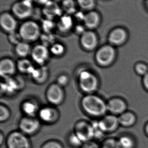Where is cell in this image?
<instances>
[{
    "label": "cell",
    "mask_w": 148,
    "mask_h": 148,
    "mask_svg": "<svg viewBox=\"0 0 148 148\" xmlns=\"http://www.w3.org/2000/svg\"><path fill=\"white\" fill-rule=\"evenodd\" d=\"M81 106L83 110L89 115L98 117L103 115L107 110V105L99 97L87 94L81 100Z\"/></svg>",
    "instance_id": "6da1fadb"
},
{
    "label": "cell",
    "mask_w": 148,
    "mask_h": 148,
    "mask_svg": "<svg viewBox=\"0 0 148 148\" xmlns=\"http://www.w3.org/2000/svg\"><path fill=\"white\" fill-rule=\"evenodd\" d=\"M18 32L23 41L32 42L40 39L41 35V28L36 22L29 20L21 24Z\"/></svg>",
    "instance_id": "7a4b0ae2"
},
{
    "label": "cell",
    "mask_w": 148,
    "mask_h": 148,
    "mask_svg": "<svg viewBox=\"0 0 148 148\" xmlns=\"http://www.w3.org/2000/svg\"><path fill=\"white\" fill-rule=\"evenodd\" d=\"M78 83L82 91L90 94L97 89L98 82L96 76L90 71L83 70L78 74Z\"/></svg>",
    "instance_id": "3957f363"
},
{
    "label": "cell",
    "mask_w": 148,
    "mask_h": 148,
    "mask_svg": "<svg viewBox=\"0 0 148 148\" xmlns=\"http://www.w3.org/2000/svg\"><path fill=\"white\" fill-rule=\"evenodd\" d=\"M7 148H32L29 137L20 130L10 132L5 139Z\"/></svg>",
    "instance_id": "277c9868"
},
{
    "label": "cell",
    "mask_w": 148,
    "mask_h": 148,
    "mask_svg": "<svg viewBox=\"0 0 148 148\" xmlns=\"http://www.w3.org/2000/svg\"><path fill=\"white\" fill-rule=\"evenodd\" d=\"M41 121L36 117L24 116L18 123L19 130L29 137L35 135L41 128Z\"/></svg>",
    "instance_id": "5b68a950"
},
{
    "label": "cell",
    "mask_w": 148,
    "mask_h": 148,
    "mask_svg": "<svg viewBox=\"0 0 148 148\" xmlns=\"http://www.w3.org/2000/svg\"><path fill=\"white\" fill-rule=\"evenodd\" d=\"M74 133L83 143L94 140V131L92 123L85 121H80L75 124Z\"/></svg>",
    "instance_id": "8992f818"
},
{
    "label": "cell",
    "mask_w": 148,
    "mask_h": 148,
    "mask_svg": "<svg viewBox=\"0 0 148 148\" xmlns=\"http://www.w3.org/2000/svg\"><path fill=\"white\" fill-rule=\"evenodd\" d=\"M12 14L17 19L24 20L31 16L34 12L32 3L28 0H21L11 6Z\"/></svg>",
    "instance_id": "52a82bcc"
},
{
    "label": "cell",
    "mask_w": 148,
    "mask_h": 148,
    "mask_svg": "<svg viewBox=\"0 0 148 148\" xmlns=\"http://www.w3.org/2000/svg\"><path fill=\"white\" fill-rule=\"evenodd\" d=\"M65 97L63 88L56 83L51 84L46 90V98L52 105L57 106L61 104L65 99Z\"/></svg>",
    "instance_id": "ba28073f"
},
{
    "label": "cell",
    "mask_w": 148,
    "mask_h": 148,
    "mask_svg": "<svg viewBox=\"0 0 148 148\" xmlns=\"http://www.w3.org/2000/svg\"><path fill=\"white\" fill-rule=\"evenodd\" d=\"M50 53L49 48L42 44L32 48L31 56L32 60L40 66H45L49 59Z\"/></svg>",
    "instance_id": "9c48e42d"
},
{
    "label": "cell",
    "mask_w": 148,
    "mask_h": 148,
    "mask_svg": "<svg viewBox=\"0 0 148 148\" xmlns=\"http://www.w3.org/2000/svg\"><path fill=\"white\" fill-rule=\"evenodd\" d=\"M37 116L41 122L49 125L56 123L60 118L59 111L51 106H46L40 109Z\"/></svg>",
    "instance_id": "30bf717a"
},
{
    "label": "cell",
    "mask_w": 148,
    "mask_h": 148,
    "mask_svg": "<svg viewBox=\"0 0 148 148\" xmlns=\"http://www.w3.org/2000/svg\"><path fill=\"white\" fill-rule=\"evenodd\" d=\"M83 24L86 29L94 30L98 28L102 22V16L99 11L94 10L85 13Z\"/></svg>",
    "instance_id": "8fae6325"
},
{
    "label": "cell",
    "mask_w": 148,
    "mask_h": 148,
    "mask_svg": "<svg viewBox=\"0 0 148 148\" xmlns=\"http://www.w3.org/2000/svg\"><path fill=\"white\" fill-rule=\"evenodd\" d=\"M17 19L12 13L3 12L0 16V25L2 29L8 34L16 31L18 26Z\"/></svg>",
    "instance_id": "7c38bea8"
},
{
    "label": "cell",
    "mask_w": 148,
    "mask_h": 148,
    "mask_svg": "<svg viewBox=\"0 0 148 148\" xmlns=\"http://www.w3.org/2000/svg\"><path fill=\"white\" fill-rule=\"evenodd\" d=\"M80 37V44L86 51H92L98 44V36L94 30L87 29Z\"/></svg>",
    "instance_id": "4fadbf2b"
},
{
    "label": "cell",
    "mask_w": 148,
    "mask_h": 148,
    "mask_svg": "<svg viewBox=\"0 0 148 148\" xmlns=\"http://www.w3.org/2000/svg\"><path fill=\"white\" fill-rule=\"evenodd\" d=\"M115 51L110 46H105L101 48L96 52V60L98 64L106 66L110 64L114 58Z\"/></svg>",
    "instance_id": "5bb4252c"
},
{
    "label": "cell",
    "mask_w": 148,
    "mask_h": 148,
    "mask_svg": "<svg viewBox=\"0 0 148 148\" xmlns=\"http://www.w3.org/2000/svg\"><path fill=\"white\" fill-rule=\"evenodd\" d=\"M17 70V65L12 59L3 58L0 62V75L4 79L14 76Z\"/></svg>",
    "instance_id": "9a60e30c"
},
{
    "label": "cell",
    "mask_w": 148,
    "mask_h": 148,
    "mask_svg": "<svg viewBox=\"0 0 148 148\" xmlns=\"http://www.w3.org/2000/svg\"><path fill=\"white\" fill-rule=\"evenodd\" d=\"M128 33L122 27H116L110 31L108 36L109 42L114 45L122 44L127 40Z\"/></svg>",
    "instance_id": "2e32d148"
},
{
    "label": "cell",
    "mask_w": 148,
    "mask_h": 148,
    "mask_svg": "<svg viewBox=\"0 0 148 148\" xmlns=\"http://www.w3.org/2000/svg\"><path fill=\"white\" fill-rule=\"evenodd\" d=\"M98 123L100 129L105 134L115 131L120 124L118 118L112 115L105 116Z\"/></svg>",
    "instance_id": "e0dca14e"
},
{
    "label": "cell",
    "mask_w": 148,
    "mask_h": 148,
    "mask_svg": "<svg viewBox=\"0 0 148 148\" xmlns=\"http://www.w3.org/2000/svg\"><path fill=\"white\" fill-rule=\"evenodd\" d=\"M56 27L59 32L62 34L68 33L74 28V20L71 16L65 14L59 18Z\"/></svg>",
    "instance_id": "ac0fdd59"
},
{
    "label": "cell",
    "mask_w": 148,
    "mask_h": 148,
    "mask_svg": "<svg viewBox=\"0 0 148 148\" xmlns=\"http://www.w3.org/2000/svg\"><path fill=\"white\" fill-rule=\"evenodd\" d=\"M22 111L25 116L36 117L38 114L40 108L38 104L34 100H27L22 103L21 106Z\"/></svg>",
    "instance_id": "d6986e66"
},
{
    "label": "cell",
    "mask_w": 148,
    "mask_h": 148,
    "mask_svg": "<svg viewBox=\"0 0 148 148\" xmlns=\"http://www.w3.org/2000/svg\"><path fill=\"white\" fill-rule=\"evenodd\" d=\"M49 73L47 67L45 66H41L40 68L35 69L30 76L36 83L41 84L47 80L49 75Z\"/></svg>",
    "instance_id": "ffe728a7"
},
{
    "label": "cell",
    "mask_w": 148,
    "mask_h": 148,
    "mask_svg": "<svg viewBox=\"0 0 148 148\" xmlns=\"http://www.w3.org/2000/svg\"><path fill=\"white\" fill-rule=\"evenodd\" d=\"M126 108V105L124 102L120 99H113L110 100L107 105L108 110L113 114H119L122 113Z\"/></svg>",
    "instance_id": "44dd1931"
},
{
    "label": "cell",
    "mask_w": 148,
    "mask_h": 148,
    "mask_svg": "<svg viewBox=\"0 0 148 148\" xmlns=\"http://www.w3.org/2000/svg\"><path fill=\"white\" fill-rule=\"evenodd\" d=\"M32 49L29 42L22 41L15 46V52L21 59L26 58L30 55Z\"/></svg>",
    "instance_id": "7402d4cb"
},
{
    "label": "cell",
    "mask_w": 148,
    "mask_h": 148,
    "mask_svg": "<svg viewBox=\"0 0 148 148\" xmlns=\"http://www.w3.org/2000/svg\"><path fill=\"white\" fill-rule=\"evenodd\" d=\"M16 65L17 70L20 73L29 75H30L35 69L31 62L26 58H22L19 60Z\"/></svg>",
    "instance_id": "603a6c76"
},
{
    "label": "cell",
    "mask_w": 148,
    "mask_h": 148,
    "mask_svg": "<svg viewBox=\"0 0 148 148\" xmlns=\"http://www.w3.org/2000/svg\"><path fill=\"white\" fill-rule=\"evenodd\" d=\"M78 7L76 0H63L61 4V8L66 14H75L77 12Z\"/></svg>",
    "instance_id": "cb8c5ba5"
},
{
    "label": "cell",
    "mask_w": 148,
    "mask_h": 148,
    "mask_svg": "<svg viewBox=\"0 0 148 148\" xmlns=\"http://www.w3.org/2000/svg\"><path fill=\"white\" fill-rule=\"evenodd\" d=\"M119 123L125 127H129L134 124L136 117L132 113L127 112L122 114L118 118Z\"/></svg>",
    "instance_id": "d4e9b609"
},
{
    "label": "cell",
    "mask_w": 148,
    "mask_h": 148,
    "mask_svg": "<svg viewBox=\"0 0 148 148\" xmlns=\"http://www.w3.org/2000/svg\"><path fill=\"white\" fill-rule=\"evenodd\" d=\"M78 7L88 12L94 10L97 5L96 0H76Z\"/></svg>",
    "instance_id": "484cf974"
},
{
    "label": "cell",
    "mask_w": 148,
    "mask_h": 148,
    "mask_svg": "<svg viewBox=\"0 0 148 148\" xmlns=\"http://www.w3.org/2000/svg\"><path fill=\"white\" fill-rule=\"evenodd\" d=\"M117 140L121 148H134L135 147V141L127 135L122 136Z\"/></svg>",
    "instance_id": "4316f807"
},
{
    "label": "cell",
    "mask_w": 148,
    "mask_h": 148,
    "mask_svg": "<svg viewBox=\"0 0 148 148\" xmlns=\"http://www.w3.org/2000/svg\"><path fill=\"white\" fill-rule=\"evenodd\" d=\"M50 54L56 57L62 56L66 51L65 46L60 42H55L49 48Z\"/></svg>",
    "instance_id": "83f0119b"
},
{
    "label": "cell",
    "mask_w": 148,
    "mask_h": 148,
    "mask_svg": "<svg viewBox=\"0 0 148 148\" xmlns=\"http://www.w3.org/2000/svg\"><path fill=\"white\" fill-rule=\"evenodd\" d=\"M67 142L70 146L73 148H80L83 144L73 131L68 135Z\"/></svg>",
    "instance_id": "f1b7e54d"
},
{
    "label": "cell",
    "mask_w": 148,
    "mask_h": 148,
    "mask_svg": "<svg viewBox=\"0 0 148 148\" xmlns=\"http://www.w3.org/2000/svg\"><path fill=\"white\" fill-rule=\"evenodd\" d=\"M11 113L9 109L3 104L0 105V122L1 123L7 121L10 118Z\"/></svg>",
    "instance_id": "f546056e"
},
{
    "label": "cell",
    "mask_w": 148,
    "mask_h": 148,
    "mask_svg": "<svg viewBox=\"0 0 148 148\" xmlns=\"http://www.w3.org/2000/svg\"><path fill=\"white\" fill-rule=\"evenodd\" d=\"M101 148H121L118 140L114 138H108L103 141Z\"/></svg>",
    "instance_id": "4dcf8cb0"
},
{
    "label": "cell",
    "mask_w": 148,
    "mask_h": 148,
    "mask_svg": "<svg viewBox=\"0 0 148 148\" xmlns=\"http://www.w3.org/2000/svg\"><path fill=\"white\" fill-rule=\"evenodd\" d=\"M41 148H64L62 143L56 140H50L45 142Z\"/></svg>",
    "instance_id": "1f68e13d"
},
{
    "label": "cell",
    "mask_w": 148,
    "mask_h": 148,
    "mask_svg": "<svg viewBox=\"0 0 148 148\" xmlns=\"http://www.w3.org/2000/svg\"><path fill=\"white\" fill-rule=\"evenodd\" d=\"M40 38L41 39V44L49 48L55 42L54 41V37L50 35V34H46L43 35L42 36H41Z\"/></svg>",
    "instance_id": "d6a6232c"
},
{
    "label": "cell",
    "mask_w": 148,
    "mask_h": 148,
    "mask_svg": "<svg viewBox=\"0 0 148 148\" xmlns=\"http://www.w3.org/2000/svg\"><path fill=\"white\" fill-rule=\"evenodd\" d=\"M8 40L11 44L15 46L23 41L20 34L16 31L8 34Z\"/></svg>",
    "instance_id": "836d02e7"
},
{
    "label": "cell",
    "mask_w": 148,
    "mask_h": 148,
    "mask_svg": "<svg viewBox=\"0 0 148 148\" xmlns=\"http://www.w3.org/2000/svg\"><path fill=\"white\" fill-rule=\"evenodd\" d=\"M56 83L62 87H65L69 82V77L66 74H61L56 78Z\"/></svg>",
    "instance_id": "e575fe53"
},
{
    "label": "cell",
    "mask_w": 148,
    "mask_h": 148,
    "mask_svg": "<svg viewBox=\"0 0 148 148\" xmlns=\"http://www.w3.org/2000/svg\"><path fill=\"white\" fill-rule=\"evenodd\" d=\"M136 70L138 74L145 75L148 73V69L147 66L142 63H139L136 66Z\"/></svg>",
    "instance_id": "d590c367"
},
{
    "label": "cell",
    "mask_w": 148,
    "mask_h": 148,
    "mask_svg": "<svg viewBox=\"0 0 148 148\" xmlns=\"http://www.w3.org/2000/svg\"><path fill=\"white\" fill-rule=\"evenodd\" d=\"M80 148H101V146L96 142L92 140L83 143Z\"/></svg>",
    "instance_id": "8d00e7d4"
},
{
    "label": "cell",
    "mask_w": 148,
    "mask_h": 148,
    "mask_svg": "<svg viewBox=\"0 0 148 148\" xmlns=\"http://www.w3.org/2000/svg\"><path fill=\"white\" fill-rule=\"evenodd\" d=\"M86 29V27L83 25H83L79 24V25H76V26L74 27V30L75 33L76 34L81 36L86 31L87 29Z\"/></svg>",
    "instance_id": "74e56055"
},
{
    "label": "cell",
    "mask_w": 148,
    "mask_h": 148,
    "mask_svg": "<svg viewBox=\"0 0 148 148\" xmlns=\"http://www.w3.org/2000/svg\"><path fill=\"white\" fill-rule=\"evenodd\" d=\"M143 83L145 87L148 90V72L146 75H144Z\"/></svg>",
    "instance_id": "f35d334b"
},
{
    "label": "cell",
    "mask_w": 148,
    "mask_h": 148,
    "mask_svg": "<svg viewBox=\"0 0 148 148\" xmlns=\"http://www.w3.org/2000/svg\"><path fill=\"white\" fill-rule=\"evenodd\" d=\"M3 141H4V135L3 132L1 131L0 132V145L1 146L3 143Z\"/></svg>",
    "instance_id": "ab89813d"
},
{
    "label": "cell",
    "mask_w": 148,
    "mask_h": 148,
    "mask_svg": "<svg viewBox=\"0 0 148 148\" xmlns=\"http://www.w3.org/2000/svg\"><path fill=\"white\" fill-rule=\"evenodd\" d=\"M144 7L145 9L148 12V0H144Z\"/></svg>",
    "instance_id": "60d3db41"
},
{
    "label": "cell",
    "mask_w": 148,
    "mask_h": 148,
    "mask_svg": "<svg viewBox=\"0 0 148 148\" xmlns=\"http://www.w3.org/2000/svg\"><path fill=\"white\" fill-rule=\"evenodd\" d=\"M145 132H146V134L148 136V123L145 127Z\"/></svg>",
    "instance_id": "b9f144b4"
}]
</instances>
